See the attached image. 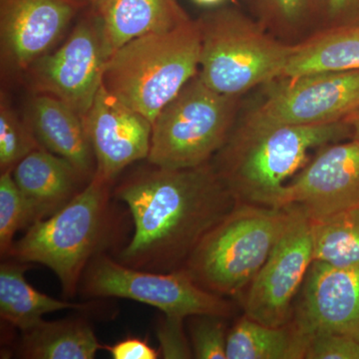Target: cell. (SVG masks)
Returning <instances> with one entry per match:
<instances>
[{
    "label": "cell",
    "mask_w": 359,
    "mask_h": 359,
    "mask_svg": "<svg viewBox=\"0 0 359 359\" xmlns=\"http://www.w3.org/2000/svg\"><path fill=\"white\" fill-rule=\"evenodd\" d=\"M294 208L238 202L201 240L185 269L209 292L233 297L252 283L287 229Z\"/></svg>",
    "instance_id": "cell-6"
},
{
    "label": "cell",
    "mask_w": 359,
    "mask_h": 359,
    "mask_svg": "<svg viewBox=\"0 0 359 359\" xmlns=\"http://www.w3.org/2000/svg\"><path fill=\"white\" fill-rule=\"evenodd\" d=\"M80 6L73 0H0L2 65L27 70L48 53Z\"/></svg>",
    "instance_id": "cell-15"
},
{
    "label": "cell",
    "mask_w": 359,
    "mask_h": 359,
    "mask_svg": "<svg viewBox=\"0 0 359 359\" xmlns=\"http://www.w3.org/2000/svg\"><path fill=\"white\" fill-rule=\"evenodd\" d=\"M112 185L94 174L65 207L32 224L14 242L9 257L50 269L65 297H74L92 259L112 244L116 229Z\"/></svg>",
    "instance_id": "cell-3"
},
{
    "label": "cell",
    "mask_w": 359,
    "mask_h": 359,
    "mask_svg": "<svg viewBox=\"0 0 359 359\" xmlns=\"http://www.w3.org/2000/svg\"><path fill=\"white\" fill-rule=\"evenodd\" d=\"M358 23L359 0H330L327 27Z\"/></svg>",
    "instance_id": "cell-31"
},
{
    "label": "cell",
    "mask_w": 359,
    "mask_h": 359,
    "mask_svg": "<svg viewBox=\"0 0 359 359\" xmlns=\"http://www.w3.org/2000/svg\"><path fill=\"white\" fill-rule=\"evenodd\" d=\"M200 32L199 75L207 86L243 97L283 75L294 45L266 32L237 6H222L196 20Z\"/></svg>",
    "instance_id": "cell-5"
},
{
    "label": "cell",
    "mask_w": 359,
    "mask_h": 359,
    "mask_svg": "<svg viewBox=\"0 0 359 359\" xmlns=\"http://www.w3.org/2000/svg\"><path fill=\"white\" fill-rule=\"evenodd\" d=\"M37 222L36 215L27 198L16 185L13 170L0 176V254L2 259L11 256L14 236Z\"/></svg>",
    "instance_id": "cell-25"
},
{
    "label": "cell",
    "mask_w": 359,
    "mask_h": 359,
    "mask_svg": "<svg viewBox=\"0 0 359 359\" xmlns=\"http://www.w3.org/2000/svg\"><path fill=\"white\" fill-rule=\"evenodd\" d=\"M16 185L32 204L37 221L59 211L88 183L67 160L36 149L13 169Z\"/></svg>",
    "instance_id": "cell-17"
},
{
    "label": "cell",
    "mask_w": 359,
    "mask_h": 359,
    "mask_svg": "<svg viewBox=\"0 0 359 359\" xmlns=\"http://www.w3.org/2000/svg\"><path fill=\"white\" fill-rule=\"evenodd\" d=\"M73 1L77 2V4H81V6H83L85 4H92L94 6L97 0H73Z\"/></svg>",
    "instance_id": "cell-34"
},
{
    "label": "cell",
    "mask_w": 359,
    "mask_h": 359,
    "mask_svg": "<svg viewBox=\"0 0 359 359\" xmlns=\"http://www.w3.org/2000/svg\"><path fill=\"white\" fill-rule=\"evenodd\" d=\"M80 287L88 297L131 299L160 309L170 318H229L233 313L230 302L201 287L185 269L171 273L143 271L125 266L105 254L92 259Z\"/></svg>",
    "instance_id": "cell-8"
},
{
    "label": "cell",
    "mask_w": 359,
    "mask_h": 359,
    "mask_svg": "<svg viewBox=\"0 0 359 359\" xmlns=\"http://www.w3.org/2000/svg\"><path fill=\"white\" fill-rule=\"evenodd\" d=\"M32 264L6 261L0 266V316L21 332L43 321L44 314L59 311H85L87 304H74L42 294L25 280Z\"/></svg>",
    "instance_id": "cell-19"
},
{
    "label": "cell",
    "mask_w": 359,
    "mask_h": 359,
    "mask_svg": "<svg viewBox=\"0 0 359 359\" xmlns=\"http://www.w3.org/2000/svg\"><path fill=\"white\" fill-rule=\"evenodd\" d=\"M304 359H359V342L334 332L313 334L309 337Z\"/></svg>",
    "instance_id": "cell-28"
},
{
    "label": "cell",
    "mask_w": 359,
    "mask_h": 359,
    "mask_svg": "<svg viewBox=\"0 0 359 359\" xmlns=\"http://www.w3.org/2000/svg\"><path fill=\"white\" fill-rule=\"evenodd\" d=\"M96 161L95 174L114 183L130 165L147 159L153 124L101 85L84 117Z\"/></svg>",
    "instance_id": "cell-14"
},
{
    "label": "cell",
    "mask_w": 359,
    "mask_h": 359,
    "mask_svg": "<svg viewBox=\"0 0 359 359\" xmlns=\"http://www.w3.org/2000/svg\"><path fill=\"white\" fill-rule=\"evenodd\" d=\"M353 70H359V23L327 27L294 44L282 76Z\"/></svg>",
    "instance_id": "cell-20"
},
{
    "label": "cell",
    "mask_w": 359,
    "mask_h": 359,
    "mask_svg": "<svg viewBox=\"0 0 359 359\" xmlns=\"http://www.w3.org/2000/svg\"><path fill=\"white\" fill-rule=\"evenodd\" d=\"M42 148L27 121L20 119L2 92L0 98V170L11 171L32 151Z\"/></svg>",
    "instance_id": "cell-26"
},
{
    "label": "cell",
    "mask_w": 359,
    "mask_h": 359,
    "mask_svg": "<svg viewBox=\"0 0 359 359\" xmlns=\"http://www.w3.org/2000/svg\"><path fill=\"white\" fill-rule=\"evenodd\" d=\"M266 32L297 44L327 28L330 0H244Z\"/></svg>",
    "instance_id": "cell-22"
},
{
    "label": "cell",
    "mask_w": 359,
    "mask_h": 359,
    "mask_svg": "<svg viewBox=\"0 0 359 359\" xmlns=\"http://www.w3.org/2000/svg\"><path fill=\"white\" fill-rule=\"evenodd\" d=\"M242 97L224 95L195 75L153 122L149 164L185 169L211 162L242 110Z\"/></svg>",
    "instance_id": "cell-7"
},
{
    "label": "cell",
    "mask_w": 359,
    "mask_h": 359,
    "mask_svg": "<svg viewBox=\"0 0 359 359\" xmlns=\"http://www.w3.org/2000/svg\"><path fill=\"white\" fill-rule=\"evenodd\" d=\"M94 8L108 56L131 40L170 32L191 20L178 0H104Z\"/></svg>",
    "instance_id": "cell-18"
},
{
    "label": "cell",
    "mask_w": 359,
    "mask_h": 359,
    "mask_svg": "<svg viewBox=\"0 0 359 359\" xmlns=\"http://www.w3.org/2000/svg\"><path fill=\"white\" fill-rule=\"evenodd\" d=\"M294 208L292 219L266 263L249 285L245 316L269 327L290 323L294 301L313 263L311 221Z\"/></svg>",
    "instance_id": "cell-11"
},
{
    "label": "cell",
    "mask_w": 359,
    "mask_h": 359,
    "mask_svg": "<svg viewBox=\"0 0 359 359\" xmlns=\"http://www.w3.org/2000/svg\"><path fill=\"white\" fill-rule=\"evenodd\" d=\"M347 138L351 129L346 120L294 126L252 122L240 114L212 162L238 202L276 208L283 187L308 164L313 149Z\"/></svg>",
    "instance_id": "cell-2"
},
{
    "label": "cell",
    "mask_w": 359,
    "mask_h": 359,
    "mask_svg": "<svg viewBox=\"0 0 359 359\" xmlns=\"http://www.w3.org/2000/svg\"><path fill=\"white\" fill-rule=\"evenodd\" d=\"M151 166L123 181L113 193L128 207L134 224L133 237L118 262L171 273L184 268L205 233L238 201L212 161L185 169Z\"/></svg>",
    "instance_id": "cell-1"
},
{
    "label": "cell",
    "mask_w": 359,
    "mask_h": 359,
    "mask_svg": "<svg viewBox=\"0 0 359 359\" xmlns=\"http://www.w3.org/2000/svg\"><path fill=\"white\" fill-rule=\"evenodd\" d=\"M311 226L313 261L337 268H359V209L311 221Z\"/></svg>",
    "instance_id": "cell-24"
},
{
    "label": "cell",
    "mask_w": 359,
    "mask_h": 359,
    "mask_svg": "<svg viewBox=\"0 0 359 359\" xmlns=\"http://www.w3.org/2000/svg\"><path fill=\"white\" fill-rule=\"evenodd\" d=\"M194 4H198L201 6H218L228 0H192Z\"/></svg>",
    "instance_id": "cell-33"
},
{
    "label": "cell",
    "mask_w": 359,
    "mask_h": 359,
    "mask_svg": "<svg viewBox=\"0 0 359 359\" xmlns=\"http://www.w3.org/2000/svg\"><path fill=\"white\" fill-rule=\"evenodd\" d=\"M26 121L42 148L67 160L85 179L96 171V161L83 118L60 99L37 94L28 106Z\"/></svg>",
    "instance_id": "cell-16"
},
{
    "label": "cell",
    "mask_w": 359,
    "mask_h": 359,
    "mask_svg": "<svg viewBox=\"0 0 359 359\" xmlns=\"http://www.w3.org/2000/svg\"><path fill=\"white\" fill-rule=\"evenodd\" d=\"M102 1H104V0H97L96 4H94V6H97V4H101Z\"/></svg>",
    "instance_id": "cell-35"
},
{
    "label": "cell",
    "mask_w": 359,
    "mask_h": 359,
    "mask_svg": "<svg viewBox=\"0 0 359 359\" xmlns=\"http://www.w3.org/2000/svg\"><path fill=\"white\" fill-rule=\"evenodd\" d=\"M200 50L196 20L170 32L144 35L111 54L102 84L153 124L161 110L199 72Z\"/></svg>",
    "instance_id": "cell-4"
},
{
    "label": "cell",
    "mask_w": 359,
    "mask_h": 359,
    "mask_svg": "<svg viewBox=\"0 0 359 359\" xmlns=\"http://www.w3.org/2000/svg\"><path fill=\"white\" fill-rule=\"evenodd\" d=\"M262 87L261 101L241 115L249 121L316 126L342 121L359 109V70L282 76Z\"/></svg>",
    "instance_id": "cell-9"
},
{
    "label": "cell",
    "mask_w": 359,
    "mask_h": 359,
    "mask_svg": "<svg viewBox=\"0 0 359 359\" xmlns=\"http://www.w3.org/2000/svg\"><path fill=\"white\" fill-rule=\"evenodd\" d=\"M297 207L311 221L359 209V142L323 146L283 187L276 208Z\"/></svg>",
    "instance_id": "cell-12"
},
{
    "label": "cell",
    "mask_w": 359,
    "mask_h": 359,
    "mask_svg": "<svg viewBox=\"0 0 359 359\" xmlns=\"http://www.w3.org/2000/svg\"><path fill=\"white\" fill-rule=\"evenodd\" d=\"M108 57L102 25L94 11L58 49L32 63L29 82L37 94L60 99L84 119L102 85Z\"/></svg>",
    "instance_id": "cell-10"
},
{
    "label": "cell",
    "mask_w": 359,
    "mask_h": 359,
    "mask_svg": "<svg viewBox=\"0 0 359 359\" xmlns=\"http://www.w3.org/2000/svg\"><path fill=\"white\" fill-rule=\"evenodd\" d=\"M99 344L91 325L83 318L43 320L22 332L18 355L28 359H93Z\"/></svg>",
    "instance_id": "cell-21"
},
{
    "label": "cell",
    "mask_w": 359,
    "mask_h": 359,
    "mask_svg": "<svg viewBox=\"0 0 359 359\" xmlns=\"http://www.w3.org/2000/svg\"><path fill=\"white\" fill-rule=\"evenodd\" d=\"M114 359H157L160 349H155L146 339L130 337L116 342L113 346H103Z\"/></svg>",
    "instance_id": "cell-30"
},
{
    "label": "cell",
    "mask_w": 359,
    "mask_h": 359,
    "mask_svg": "<svg viewBox=\"0 0 359 359\" xmlns=\"http://www.w3.org/2000/svg\"><path fill=\"white\" fill-rule=\"evenodd\" d=\"M344 120L348 123L349 127H351V139L359 142V109Z\"/></svg>",
    "instance_id": "cell-32"
},
{
    "label": "cell",
    "mask_w": 359,
    "mask_h": 359,
    "mask_svg": "<svg viewBox=\"0 0 359 359\" xmlns=\"http://www.w3.org/2000/svg\"><path fill=\"white\" fill-rule=\"evenodd\" d=\"M308 342L290 323L269 327L244 314L228 332L226 359H304Z\"/></svg>",
    "instance_id": "cell-23"
},
{
    "label": "cell",
    "mask_w": 359,
    "mask_h": 359,
    "mask_svg": "<svg viewBox=\"0 0 359 359\" xmlns=\"http://www.w3.org/2000/svg\"><path fill=\"white\" fill-rule=\"evenodd\" d=\"M226 318L214 316H191L190 342L194 358L226 359Z\"/></svg>",
    "instance_id": "cell-27"
},
{
    "label": "cell",
    "mask_w": 359,
    "mask_h": 359,
    "mask_svg": "<svg viewBox=\"0 0 359 359\" xmlns=\"http://www.w3.org/2000/svg\"><path fill=\"white\" fill-rule=\"evenodd\" d=\"M183 321V318L164 316L162 323L158 325L157 337L163 358H194L192 346L187 339Z\"/></svg>",
    "instance_id": "cell-29"
},
{
    "label": "cell",
    "mask_w": 359,
    "mask_h": 359,
    "mask_svg": "<svg viewBox=\"0 0 359 359\" xmlns=\"http://www.w3.org/2000/svg\"><path fill=\"white\" fill-rule=\"evenodd\" d=\"M290 323L308 339L334 332L359 342V268L313 261Z\"/></svg>",
    "instance_id": "cell-13"
}]
</instances>
